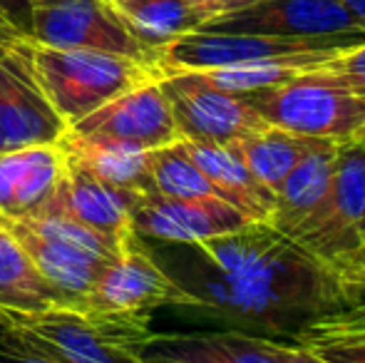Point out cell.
I'll return each instance as SVG.
<instances>
[{
    "label": "cell",
    "mask_w": 365,
    "mask_h": 363,
    "mask_svg": "<svg viewBox=\"0 0 365 363\" xmlns=\"http://www.w3.org/2000/svg\"><path fill=\"white\" fill-rule=\"evenodd\" d=\"M177 281L197 299L192 311H202L239 331L279 344H291L293 336L313 321L351 306L348 301L318 291L224 274L202 259Z\"/></svg>",
    "instance_id": "cell-1"
},
{
    "label": "cell",
    "mask_w": 365,
    "mask_h": 363,
    "mask_svg": "<svg viewBox=\"0 0 365 363\" xmlns=\"http://www.w3.org/2000/svg\"><path fill=\"white\" fill-rule=\"evenodd\" d=\"M152 319L80 309H0V326L58 363H147Z\"/></svg>",
    "instance_id": "cell-2"
},
{
    "label": "cell",
    "mask_w": 365,
    "mask_h": 363,
    "mask_svg": "<svg viewBox=\"0 0 365 363\" xmlns=\"http://www.w3.org/2000/svg\"><path fill=\"white\" fill-rule=\"evenodd\" d=\"M38 272L65 296L70 309H85L95 281L122 252L125 242L105 237L58 209H40L25 219H0ZM135 237V234H132Z\"/></svg>",
    "instance_id": "cell-3"
},
{
    "label": "cell",
    "mask_w": 365,
    "mask_h": 363,
    "mask_svg": "<svg viewBox=\"0 0 365 363\" xmlns=\"http://www.w3.org/2000/svg\"><path fill=\"white\" fill-rule=\"evenodd\" d=\"M28 53L40 88L68 127L105 102L120 97L122 92L152 80H162L154 65L125 55L50 48L30 38Z\"/></svg>",
    "instance_id": "cell-4"
},
{
    "label": "cell",
    "mask_w": 365,
    "mask_h": 363,
    "mask_svg": "<svg viewBox=\"0 0 365 363\" xmlns=\"http://www.w3.org/2000/svg\"><path fill=\"white\" fill-rule=\"evenodd\" d=\"M244 97L266 125L291 135L338 145L365 140V97L348 90L323 65L291 83Z\"/></svg>",
    "instance_id": "cell-5"
},
{
    "label": "cell",
    "mask_w": 365,
    "mask_h": 363,
    "mask_svg": "<svg viewBox=\"0 0 365 363\" xmlns=\"http://www.w3.org/2000/svg\"><path fill=\"white\" fill-rule=\"evenodd\" d=\"M293 242L311 257L338 269L363 247L365 242V145L341 147L336 175L331 180L321 207L296 232Z\"/></svg>",
    "instance_id": "cell-6"
},
{
    "label": "cell",
    "mask_w": 365,
    "mask_h": 363,
    "mask_svg": "<svg viewBox=\"0 0 365 363\" xmlns=\"http://www.w3.org/2000/svg\"><path fill=\"white\" fill-rule=\"evenodd\" d=\"M68 125L35 78L28 35L0 23V155L33 145H55Z\"/></svg>",
    "instance_id": "cell-7"
},
{
    "label": "cell",
    "mask_w": 365,
    "mask_h": 363,
    "mask_svg": "<svg viewBox=\"0 0 365 363\" xmlns=\"http://www.w3.org/2000/svg\"><path fill=\"white\" fill-rule=\"evenodd\" d=\"M365 43V33L346 35V38H269V35H244V33H212V30H192L179 35L172 43L157 50L159 75L202 73L231 65L259 63L269 58L311 53L328 48H356Z\"/></svg>",
    "instance_id": "cell-8"
},
{
    "label": "cell",
    "mask_w": 365,
    "mask_h": 363,
    "mask_svg": "<svg viewBox=\"0 0 365 363\" xmlns=\"http://www.w3.org/2000/svg\"><path fill=\"white\" fill-rule=\"evenodd\" d=\"M164 306L192 311L197 299L172 274L164 272L147 249L137 244L135 234L105 267L87 296L85 309L80 311L152 319L154 311Z\"/></svg>",
    "instance_id": "cell-9"
},
{
    "label": "cell",
    "mask_w": 365,
    "mask_h": 363,
    "mask_svg": "<svg viewBox=\"0 0 365 363\" xmlns=\"http://www.w3.org/2000/svg\"><path fill=\"white\" fill-rule=\"evenodd\" d=\"M25 35L50 48L100 50L154 65L152 50L130 33L115 8L105 0H60L40 5L30 13Z\"/></svg>",
    "instance_id": "cell-10"
},
{
    "label": "cell",
    "mask_w": 365,
    "mask_h": 363,
    "mask_svg": "<svg viewBox=\"0 0 365 363\" xmlns=\"http://www.w3.org/2000/svg\"><path fill=\"white\" fill-rule=\"evenodd\" d=\"M182 140L234 147L246 135L266 127L244 95L212 88L194 73L167 75L159 80Z\"/></svg>",
    "instance_id": "cell-11"
},
{
    "label": "cell",
    "mask_w": 365,
    "mask_h": 363,
    "mask_svg": "<svg viewBox=\"0 0 365 363\" xmlns=\"http://www.w3.org/2000/svg\"><path fill=\"white\" fill-rule=\"evenodd\" d=\"M68 132L140 147L147 152L182 140L159 80L122 92L120 97L105 102L95 112L70 125Z\"/></svg>",
    "instance_id": "cell-12"
},
{
    "label": "cell",
    "mask_w": 365,
    "mask_h": 363,
    "mask_svg": "<svg viewBox=\"0 0 365 363\" xmlns=\"http://www.w3.org/2000/svg\"><path fill=\"white\" fill-rule=\"evenodd\" d=\"M199 30L269 38H346L365 33L338 0H259L207 20Z\"/></svg>",
    "instance_id": "cell-13"
},
{
    "label": "cell",
    "mask_w": 365,
    "mask_h": 363,
    "mask_svg": "<svg viewBox=\"0 0 365 363\" xmlns=\"http://www.w3.org/2000/svg\"><path fill=\"white\" fill-rule=\"evenodd\" d=\"M251 219L221 197L179 199L149 192L140 199L132 214L137 237H152L169 244H199L221 234L239 232Z\"/></svg>",
    "instance_id": "cell-14"
},
{
    "label": "cell",
    "mask_w": 365,
    "mask_h": 363,
    "mask_svg": "<svg viewBox=\"0 0 365 363\" xmlns=\"http://www.w3.org/2000/svg\"><path fill=\"white\" fill-rule=\"evenodd\" d=\"M142 197L145 194L115 187L112 182L102 180L92 170H87L82 162L68 157L63 180L55 189L53 199L48 202V209H58V212L68 214L75 222L85 224L105 237L125 242L135 234L132 214H135V207Z\"/></svg>",
    "instance_id": "cell-15"
},
{
    "label": "cell",
    "mask_w": 365,
    "mask_h": 363,
    "mask_svg": "<svg viewBox=\"0 0 365 363\" xmlns=\"http://www.w3.org/2000/svg\"><path fill=\"white\" fill-rule=\"evenodd\" d=\"M63 147L33 145L0 155V219H25L53 199L65 172Z\"/></svg>",
    "instance_id": "cell-16"
},
{
    "label": "cell",
    "mask_w": 365,
    "mask_h": 363,
    "mask_svg": "<svg viewBox=\"0 0 365 363\" xmlns=\"http://www.w3.org/2000/svg\"><path fill=\"white\" fill-rule=\"evenodd\" d=\"M276 341L229 331H182V334H152L147 341V363H279Z\"/></svg>",
    "instance_id": "cell-17"
},
{
    "label": "cell",
    "mask_w": 365,
    "mask_h": 363,
    "mask_svg": "<svg viewBox=\"0 0 365 363\" xmlns=\"http://www.w3.org/2000/svg\"><path fill=\"white\" fill-rule=\"evenodd\" d=\"M338 142L316 140V145L303 155V160L293 167V172L284 180L274 197L269 224L286 234L289 239L311 219V214L321 207L331 180L336 175L338 157H341Z\"/></svg>",
    "instance_id": "cell-18"
},
{
    "label": "cell",
    "mask_w": 365,
    "mask_h": 363,
    "mask_svg": "<svg viewBox=\"0 0 365 363\" xmlns=\"http://www.w3.org/2000/svg\"><path fill=\"white\" fill-rule=\"evenodd\" d=\"M179 142H182L189 160L202 170V175L212 182L214 192L224 202L236 207L251 222H269L271 209H274V194L256 182V177L241 162L234 147L192 140Z\"/></svg>",
    "instance_id": "cell-19"
},
{
    "label": "cell",
    "mask_w": 365,
    "mask_h": 363,
    "mask_svg": "<svg viewBox=\"0 0 365 363\" xmlns=\"http://www.w3.org/2000/svg\"><path fill=\"white\" fill-rule=\"evenodd\" d=\"M65 155L82 162L87 170L97 177L112 182L115 187L130 189L137 194L154 192L152 172H149V152L140 147L120 145V142L95 140V137H80L65 130L58 142Z\"/></svg>",
    "instance_id": "cell-20"
},
{
    "label": "cell",
    "mask_w": 365,
    "mask_h": 363,
    "mask_svg": "<svg viewBox=\"0 0 365 363\" xmlns=\"http://www.w3.org/2000/svg\"><path fill=\"white\" fill-rule=\"evenodd\" d=\"M0 309L13 311H45L70 309L65 296L38 272L10 229L0 222Z\"/></svg>",
    "instance_id": "cell-21"
},
{
    "label": "cell",
    "mask_w": 365,
    "mask_h": 363,
    "mask_svg": "<svg viewBox=\"0 0 365 363\" xmlns=\"http://www.w3.org/2000/svg\"><path fill=\"white\" fill-rule=\"evenodd\" d=\"M346 50L351 48L311 50V53L269 58V60H259V63L231 65V68H219V70H202V73H194V75L199 80H204L207 85H212V88L234 92V95H249V92L269 90L276 88V85L291 83V80L301 78V75L336 60Z\"/></svg>",
    "instance_id": "cell-22"
},
{
    "label": "cell",
    "mask_w": 365,
    "mask_h": 363,
    "mask_svg": "<svg viewBox=\"0 0 365 363\" xmlns=\"http://www.w3.org/2000/svg\"><path fill=\"white\" fill-rule=\"evenodd\" d=\"M316 140L301 135H291L279 127H261V130L246 135L234 145V152L241 157L249 172L256 177L261 187H266L276 197L279 187L293 172V167L303 160Z\"/></svg>",
    "instance_id": "cell-23"
},
{
    "label": "cell",
    "mask_w": 365,
    "mask_h": 363,
    "mask_svg": "<svg viewBox=\"0 0 365 363\" xmlns=\"http://www.w3.org/2000/svg\"><path fill=\"white\" fill-rule=\"evenodd\" d=\"M130 33L152 50L172 43L179 35H187L204 25V18L187 0H127L122 5H112Z\"/></svg>",
    "instance_id": "cell-24"
},
{
    "label": "cell",
    "mask_w": 365,
    "mask_h": 363,
    "mask_svg": "<svg viewBox=\"0 0 365 363\" xmlns=\"http://www.w3.org/2000/svg\"><path fill=\"white\" fill-rule=\"evenodd\" d=\"M149 172H152V187L157 194L179 199H202L219 197L212 182L202 175L197 165L189 160L182 142L159 147L149 152Z\"/></svg>",
    "instance_id": "cell-25"
},
{
    "label": "cell",
    "mask_w": 365,
    "mask_h": 363,
    "mask_svg": "<svg viewBox=\"0 0 365 363\" xmlns=\"http://www.w3.org/2000/svg\"><path fill=\"white\" fill-rule=\"evenodd\" d=\"M323 68H326L336 80H341L348 90H353L365 97V43L346 50V53L338 55V58L331 60V63H326Z\"/></svg>",
    "instance_id": "cell-26"
},
{
    "label": "cell",
    "mask_w": 365,
    "mask_h": 363,
    "mask_svg": "<svg viewBox=\"0 0 365 363\" xmlns=\"http://www.w3.org/2000/svg\"><path fill=\"white\" fill-rule=\"evenodd\" d=\"M311 356L321 363H365V341L356 344H313L306 346Z\"/></svg>",
    "instance_id": "cell-27"
},
{
    "label": "cell",
    "mask_w": 365,
    "mask_h": 363,
    "mask_svg": "<svg viewBox=\"0 0 365 363\" xmlns=\"http://www.w3.org/2000/svg\"><path fill=\"white\" fill-rule=\"evenodd\" d=\"M0 363H58V361L30 349L18 336L0 326Z\"/></svg>",
    "instance_id": "cell-28"
},
{
    "label": "cell",
    "mask_w": 365,
    "mask_h": 363,
    "mask_svg": "<svg viewBox=\"0 0 365 363\" xmlns=\"http://www.w3.org/2000/svg\"><path fill=\"white\" fill-rule=\"evenodd\" d=\"M50 3H60V0H0V23L10 25L18 33L25 35L28 28L30 13L40 5H50Z\"/></svg>",
    "instance_id": "cell-29"
},
{
    "label": "cell",
    "mask_w": 365,
    "mask_h": 363,
    "mask_svg": "<svg viewBox=\"0 0 365 363\" xmlns=\"http://www.w3.org/2000/svg\"><path fill=\"white\" fill-rule=\"evenodd\" d=\"M338 276L351 286V291L358 299V291H361V286L365 284V242H363V247L338 269Z\"/></svg>",
    "instance_id": "cell-30"
},
{
    "label": "cell",
    "mask_w": 365,
    "mask_h": 363,
    "mask_svg": "<svg viewBox=\"0 0 365 363\" xmlns=\"http://www.w3.org/2000/svg\"><path fill=\"white\" fill-rule=\"evenodd\" d=\"M276 356H279V363H321L316 356H311L308 351L298 349V346H289V344H274Z\"/></svg>",
    "instance_id": "cell-31"
},
{
    "label": "cell",
    "mask_w": 365,
    "mask_h": 363,
    "mask_svg": "<svg viewBox=\"0 0 365 363\" xmlns=\"http://www.w3.org/2000/svg\"><path fill=\"white\" fill-rule=\"evenodd\" d=\"M194 10L204 18V23L212 18H219L224 15V0H187Z\"/></svg>",
    "instance_id": "cell-32"
},
{
    "label": "cell",
    "mask_w": 365,
    "mask_h": 363,
    "mask_svg": "<svg viewBox=\"0 0 365 363\" xmlns=\"http://www.w3.org/2000/svg\"><path fill=\"white\" fill-rule=\"evenodd\" d=\"M343 8L348 10V15L353 18V23L361 30H365V0H338Z\"/></svg>",
    "instance_id": "cell-33"
},
{
    "label": "cell",
    "mask_w": 365,
    "mask_h": 363,
    "mask_svg": "<svg viewBox=\"0 0 365 363\" xmlns=\"http://www.w3.org/2000/svg\"><path fill=\"white\" fill-rule=\"evenodd\" d=\"M259 3V0H224V13H234V10L249 8V5Z\"/></svg>",
    "instance_id": "cell-34"
},
{
    "label": "cell",
    "mask_w": 365,
    "mask_h": 363,
    "mask_svg": "<svg viewBox=\"0 0 365 363\" xmlns=\"http://www.w3.org/2000/svg\"><path fill=\"white\" fill-rule=\"evenodd\" d=\"M107 5H122V3H127V0H105Z\"/></svg>",
    "instance_id": "cell-35"
},
{
    "label": "cell",
    "mask_w": 365,
    "mask_h": 363,
    "mask_svg": "<svg viewBox=\"0 0 365 363\" xmlns=\"http://www.w3.org/2000/svg\"><path fill=\"white\" fill-rule=\"evenodd\" d=\"M361 299H365V284L361 286V291H358V301H361Z\"/></svg>",
    "instance_id": "cell-36"
},
{
    "label": "cell",
    "mask_w": 365,
    "mask_h": 363,
    "mask_svg": "<svg viewBox=\"0 0 365 363\" xmlns=\"http://www.w3.org/2000/svg\"><path fill=\"white\" fill-rule=\"evenodd\" d=\"M363 145H365V142H363Z\"/></svg>",
    "instance_id": "cell-37"
},
{
    "label": "cell",
    "mask_w": 365,
    "mask_h": 363,
    "mask_svg": "<svg viewBox=\"0 0 365 363\" xmlns=\"http://www.w3.org/2000/svg\"><path fill=\"white\" fill-rule=\"evenodd\" d=\"M363 142H365V140H363Z\"/></svg>",
    "instance_id": "cell-38"
}]
</instances>
